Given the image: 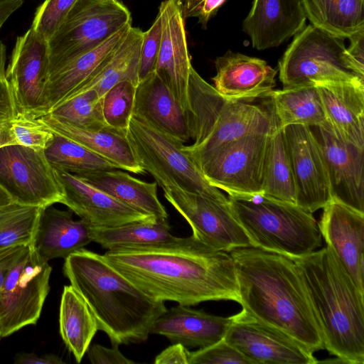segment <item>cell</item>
<instances>
[{
  "instance_id": "cell-1",
  "label": "cell",
  "mask_w": 364,
  "mask_h": 364,
  "mask_svg": "<svg viewBox=\"0 0 364 364\" xmlns=\"http://www.w3.org/2000/svg\"><path fill=\"white\" fill-rule=\"evenodd\" d=\"M107 262L149 297L192 306L208 301L240 302L229 252L192 235L152 245L107 250Z\"/></svg>"
},
{
  "instance_id": "cell-2",
  "label": "cell",
  "mask_w": 364,
  "mask_h": 364,
  "mask_svg": "<svg viewBox=\"0 0 364 364\" xmlns=\"http://www.w3.org/2000/svg\"><path fill=\"white\" fill-rule=\"evenodd\" d=\"M242 309L314 353L324 349L321 333L294 262L254 247L229 252Z\"/></svg>"
},
{
  "instance_id": "cell-3",
  "label": "cell",
  "mask_w": 364,
  "mask_h": 364,
  "mask_svg": "<svg viewBox=\"0 0 364 364\" xmlns=\"http://www.w3.org/2000/svg\"><path fill=\"white\" fill-rule=\"evenodd\" d=\"M63 272L112 345L145 342L154 321L166 309L164 301L145 294L102 255L75 251L65 258Z\"/></svg>"
},
{
  "instance_id": "cell-4",
  "label": "cell",
  "mask_w": 364,
  "mask_h": 364,
  "mask_svg": "<svg viewBox=\"0 0 364 364\" xmlns=\"http://www.w3.org/2000/svg\"><path fill=\"white\" fill-rule=\"evenodd\" d=\"M305 287L324 349L349 364L364 363V294L331 250L293 260Z\"/></svg>"
},
{
  "instance_id": "cell-5",
  "label": "cell",
  "mask_w": 364,
  "mask_h": 364,
  "mask_svg": "<svg viewBox=\"0 0 364 364\" xmlns=\"http://www.w3.org/2000/svg\"><path fill=\"white\" fill-rule=\"evenodd\" d=\"M188 121L193 143L184 150L199 165L219 147L242 136L268 133L269 109L252 102L223 97L191 68L188 82Z\"/></svg>"
},
{
  "instance_id": "cell-6",
  "label": "cell",
  "mask_w": 364,
  "mask_h": 364,
  "mask_svg": "<svg viewBox=\"0 0 364 364\" xmlns=\"http://www.w3.org/2000/svg\"><path fill=\"white\" fill-rule=\"evenodd\" d=\"M228 200L254 247L294 260L321 245L322 236L316 219L296 204L264 195L228 196Z\"/></svg>"
},
{
  "instance_id": "cell-7",
  "label": "cell",
  "mask_w": 364,
  "mask_h": 364,
  "mask_svg": "<svg viewBox=\"0 0 364 364\" xmlns=\"http://www.w3.org/2000/svg\"><path fill=\"white\" fill-rule=\"evenodd\" d=\"M127 138L144 171L151 174L161 188L174 186L220 200L228 199L208 182L181 141L133 114Z\"/></svg>"
},
{
  "instance_id": "cell-8",
  "label": "cell",
  "mask_w": 364,
  "mask_h": 364,
  "mask_svg": "<svg viewBox=\"0 0 364 364\" xmlns=\"http://www.w3.org/2000/svg\"><path fill=\"white\" fill-rule=\"evenodd\" d=\"M294 36L278 64L283 88L364 81V76L355 70L347 57L344 38L311 24Z\"/></svg>"
},
{
  "instance_id": "cell-9",
  "label": "cell",
  "mask_w": 364,
  "mask_h": 364,
  "mask_svg": "<svg viewBox=\"0 0 364 364\" xmlns=\"http://www.w3.org/2000/svg\"><path fill=\"white\" fill-rule=\"evenodd\" d=\"M129 24L131 14L118 0H77L48 41L49 74Z\"/></svg>"
},
{
  "instance_id": "cell-10",
  "label": "cell",
  "mask_w": 364,
  "mask_h": 364,
  "mask_svg": "<svg viewBox=\"0 0 364 364\" xmlns=\"http://www.w3.org/2000/svg\"><path fill=\"white\" fill-rule=\"evenodd\" d=\"M51 271L31 245L20 255L0 290L2 337L37 322L50 289Z\"/></svg>"
},
{
  "instance_id": "cell-11",
  "label": "cell",
  "mask_w": 364,
  "mask_h": 364,
  "mask_svg": "<svg viewBox=\"0 0 364 364\" xmlns=\"http://www.w3.org/2000/svg\"><path fill=\"white\" fill-rule=\"evenodd\" d=\"M269 134H249L223 144L198 165L204 176L229 196L262 195Z\"/></svg>"
},
{
  "instance_id": "cell-12",
  "label": "cell",
  "mask_w": 364,
  "mask_h": 364,
  "mask_svg": "<svg viewBox=\"0 0 364 364\" xmlns=\"http://www.w3.org/2000/svg\"><path fill=\"white\" fill-rule=\"evenodd\" d=\"M0 186L23 205L43 208L60 203L63 197L44 151L18 144L0 146Z\"/></svg>"
},
{
  "instance_id": "cell-13",
  "label": "cell",
  "mask_w": 364,
  "mask_h": 364,
  "mask_svg": "<svg viewBox=\"0 0 364 364\" xmlns=\"http://www.w3.org/2000/svg\"><path fill=\"white\" fill-rule=\"evenodd\" d=\"M166 200L187 221L192 236L218 250L253 247L234 215L229 200L188 192L171 186L162 188Z\"/></svg>"
},
{
  "instance_id": "cell-14",
  "label": "cell",
  "mask_w": 364,
  "mask_h": 364,
  "mask_svg": "<svg viewBox=\"0 0 364 364\" xmlns=\"http://www.w3.org/2000/svg\"><path fill=\"white\" fill-rule=\"evenodd\" d=\"M48 75V41L31 27L16 39L5 72L18 112L36 117L44 114Z\"/></svg>"
},
{
  "instance_id": "cell-15",
  "label": "cell",
  "mask_w": 364,
  "mask_h": 364,
  "mask_svg": "<svg viewBox=\"0 0 364 364\" xmlns=\"http://www.w3.org/2000/svg\"><path fill=\"white\" fill-rule=\"evenodd\" d=\"M224 339L252 364H315L313 353L285 333L265 324L245 309L231 316Z\"/></svg>"
},
{
  "instance_id": "cell-16",
  "label": "cell",
  "mask_w": 364,
  "mask_h": 364,
  "mask_svg": "<svg viewBox=\"0 0 364 364\" xmlns=\"http://www.w3.org/2000/svg\"><path fill=\"white\" fill-rule=\"evenodd\" d=\"M296 188V204L313 213L331 200L326 160L321 144L309 126L284 128Z\"/></svg>"
},
{
  "instance_id": "cell-17",
  "label": "cell",
  "mask_w": 364,
  "mask_h": 364,
  "mask_svg": "<svg viewBox=\"0 0 364 364\" xmlns=\"http://www.w3.org/2000/svg\"><path fill=\"white\" fill-rule=\"evenodd\" d=\"M314 128L326 160L331 200L364 213V149L337 137L327 122Z\"/></svg>"
},
{
  "instance_id": "cell-18",
  "label": "cell",
  "mask_w": 364,
  "mask_h": 364,
  "mask_svg": "<svg viewBox=\"0 0 364 364\" xmlns=\"http://www.w3.org/2000/svg\"><path fill=\"white\" fill-rule=\"evenodd\" d=\"M318 225L326 246L364 294V213L331 200Z\"/></svg>"
},
{
  "instance_id": "cell-19",
  "label": "cell",
  "mask_w": 364,
  "mask_h": 364,
  "mask_svg": "<svg viewBox=\"0 0 364 364\" xmlns=\"http://www.w3.org/2000/svg\"><path fill=\"white\" fill-rule=\"evenodd\" d=\"M53 168L63 195L60 203L90 228H108L136 221L157 220L95 188L75 174Z\"/></svg>"
},
{
  "instance_id": "cell-20",
  "label": "cell",
  "mask_w": 364,
  "mask_h": 364,
  "mask_svg": "<svg viewBox=\"0 0 364 364\" xmlns=\"http://www.w3.org/2000/svg\"><path fill=\"white\" fill-rule=\"evenodd\" d=\"M159 12L161 17L162 33L155 72L188 113L189 75L193 66L180 0L162 1Z\"/></svg>"
},
{
  "instance_id": "cell-21",
  "label": "cell",
  "mask_w": 364,
  "mask_h": 364,
  "mask_svg": "<svg viewBox=\"0 0 364 364\" xmlns=\"http://www.w3.org/2000/svg\"><path fill=\"white\" fill-rule=\"evenodd\" d=\"M215 65L213 87L225 98L252 102L268 97L276 85L277 69L262 59L228 50Z\"/></svg>"
},
{
  "instance_id": "cell-22",
  "label": "cell",
  "mask_w": 364,
  "mask_h": 364,
  "mask_svg": "<svg viewBox=\"0 0 364 364\" xmlns=\"http://www.w3.org/2000/svg\"><path fill=\"white\" fill-rule=\"evenodd\" d=\"M301 0H253L242 23L252 47L265 50L279 46L305 27Z\"/></svg>"
},
{
  "instance_id": "cell-23",
  "label": "cell",
  "mask_w": 364,
  "mask_h": 364,
  "mask_svg": "<svg viewBox=\"0 0 364 364\" xmlns=\"http://www.w3.org/2000/svg\"><path fill=\"white\" fill-rule=\"evenodd\" d=\"M231 321V316H218L179 304L158 316L149 333L165 336L171 343L187 348H202L224 338Z\"/></svg>"
},
{
  "instance_id": "cell-24",
  "label": "cell",
  "mask_w": 364,
  "mask_h": 364,
  "mask_svg": "<svg viewBox=\"0 0 364 364\" xmlns=\"http://www.w3.org/2000/svg\"><path fill=\"white\" fill-rule=\"evenodd\" d=\"M316 85L333 133L339 139L364 149V81Z\"/></svg>"
},
{
  "instance_id": "cell-25",
  "label": "cell",
  "mask_w": 364,
  "mask_h": 364,
  "mask_svg": "<svg viewBox=\"0 0 364 364\" xmlns=\"http://www.w3.org/2000/svg\"><path fill=\"white\" fill-rule=\"evenodd\" d=\"M132 114L183 143L191 139L188 113L156 72L137 85Z\"/></svg>"
},
{
  "instance_id": "cell-26",
  "label": "cell",
  "mask_w": 364,
  "mask_h": 364,
  "mask_svg": "<svg viewBox=\"0 0 364 364\" xmlns=\"http://www.w3.org/2000/svg\"><path fill=\"white\" fill-rule=\"evenodd\" d=\"M72 213L53 205L41 208L31 245L42 259L66 258L92 242L90 226L74 220Z\"/></svg>"
},
{
  "instance_id": "cell-27",
  "label": "cell",
  "mask_w": 364,
  "mask_h": 364,
  "mask_svg": "<svg viewBox=\"0 0 364 364\" xmlns=\"http://www.w3.org/2000/svg\"><path fill=\"white\" fill-rule=\"evenodd\" d=\"M132 24L127 25L96 48L80 55L48 75L44 114L82 85L117 48Z\"/></svg>"
},
{
  "instance_id": "cell-28",
  "label": "cell",
  "mask_w": 364,
  "mask_h": 364,
  "mask_svg": "<svg viewBox=\"0 0 364 364\" xmlns=\"http://www.w3.org/2000/svg\"><path fill=\"white\" fill-rule=\"evenodd\" d=\"M38 118L53 132L80 144L109 160L119 169L136 174L145 172L127 138V132L109 127L101 129H82L59 120L49 114Z\"/></svg>"
},
{
  "instance_id": "cell-29",
  "label": "cell",
  "mask_w": 364,
  "mask_h": 364,
  "mask_svg": "<svg viewBox=\"0 0 364 364\" xmlns=\"http://www.w3.org/2000/svg\"><path fill=\"white\" fill-rule=\"evenodd\" d=\"M120 170L92 171L76 176L141 213L157 220H167L168 214L158 198L156 182L144 181Z\"/></svg>"
},
{
  "instance_id": "cell-30",
  "label": "cell",
  "mask_w": 364,
  "mask_h": 364,
  "mask_svg": "<svg viewBox=\"0 0 364 364\" xmlns=\"http://www.w3.org/2000/svg\"><path fill=\"white\" fill-rule=\"evenodd\" d=\"M142 38L143 31L132 26L117 48L68 97L94 90L102 98L111 87L122 81H129L137 86Z\"/></svg>"
},
{
  "instance_id": "cell-31",
  "label": "cell",
  "mask_w": 364,
  "mask_h": 364,
  "mask_svg": "<svg viewBox=\"0 0 364 364\" xmlns=\"http://www.w3.org/2000/svg\"><path fill=\"white\" fill-rule=\"evenodd\" d=\"M265 104L270 112L272 127L264 160L262 195L296 204V188L284 129L269 99Z\"/></svg>"
},
{
  "instance_id": "cell-32",
  "label": "cell",
  "mask_w": 364,
  "mask_h": 364,
  "mask_svg": "<svg viewBox=\"0 0 364 364\" xmlns=\"http://www.w3.org/2000/svg\"><path fill=\"white\" fill-rule=\"evenodd\" d=\"M59 327L66 347L77 363H80L99 328L90 306L71 285L63 288L60 304Z\"/></svg>"
},
{
  "instance_id": "cell-33",
  "label": "cell",
  "mask_w": 364,
  "mask_h": 364,
  "mask_svg": "<svg viewBox=\"0 0 364 364\" xmlns=\"http://www.w3.org/2000/svg\"><path fill=\"white\" fill-rule=\"evenodd\" d=\"M267 97L283 129L293 124L321 127L327 122L316 85L272 90Z\"/></svg>"
},
{
  "instance_id": "cell-34",
  "label": "cell",
  "mask_w": 364,
  "mask_h": 364,
  "mask_svg": "<svg viewBox=\"0 0 364 364\" xmlns=\"http://www.w3.org/2000/svg\"><path fill=\"white\" fill-rule=\"evenodd\" d=\"M313 26L330 35L348 38L364 29V0H301Z\"/></svg>"
},
{
  "instance_id": "cell-35",
  "label": "cell",
  "mask_w": 364,
  "mask_h": 364,
  "mask_svg": "<svg viewBox=\"0 0 364 364\" xmlns=\"http://www.w3.org/2000/svg\"><path fill=\"white\" fill-rule=\"evenodd\" d=\"M92 242L108 250L123 247L152 245L176 239L167 220L136 221L108 228H90Z\"/></svg>"
},
{
  "instance_id": "cell-36",
  "label": "cell",
  "mask_w": 364,
  "mask_h": 364,
  "mask_svg": "<svg viewBox=\"0 0 364 364\" xmlns=\"http://www.w3.org/2000/svg\"><path fill=\"white\" fill-rule=\"evenodd\" d=\"M44 154L53 168L75 175L92 171L119 169L105 158L80 144L55 132L53 139L44 150Z\"/></svg>"
},
{
  "instance_id": "cell-37",
  "label": "cell",
  "mask_w": 364,
  "mask_h": 364,
  "mask_svg": "<svg viewBox=\"0 0 364 364\" xmlns=\"http://www.w3.org/2000/svg\"><path fill=\"white\" fill-rule=\"evenodd\" d=\"M48 114L82 129H101L108 127L103 117L101 98L94 90L66 98Z\"/></svg>"
},
{
  "instance_id": "cell-38",
  "label": "cell",
  "mask_w": 364,
  "mask_h": 364,
  "mask_svg": "<svg viewBox=\"0 0 364 364\" xmlns=\"http://www.w3.org/2000/svg\"><path fill=\"white\" fill-rule=\"evenodd\" d=\"M40 210L14 202L0 208V251L31 244Z\"/></svg>"
},
{
  "instance_id": "cell-39",
  "label": "cell",
  "mask_w": 364,
  "mask_h": 364,
  "mask_svg": "<svg viewBox=\"0 0 364 364\" xmlns=\"http://www.w3.org/2000/svg\"><path fill=\"white\" fill-rule=\"evenodd\" d=\"M136 85L122 81L111 87L101 98L102 114L106 124L127 132L133 114Z\"/></svg>"
},
{
  "instance_id": "cell-40",
  "label": "cell",
  "mask_w": 364,
  "mask_h": 364,
  "mask_svg": "<svg viewBox=\"0 0 364 364\" xmlns=\"http://www.w3.org/2000/svg\"><path fill=\"white\" fill-rule=\"evenodd\" d=\"M9 125L16 144L32 149L44 151L54 137V132L31 114L18 112Z\"/></svg>"
},
{
  "instance_id": "cell-41",
  "label": "cell",
  "mask_w": 364,
  "mask_h": 364,
  "mask_svg": "<svg viewBox=\"0 0 364 364\" xmlns=\"http://www.w3.org/2000/svg\"><path fill=\"white\" fill-rule=\"evenodd\" d=\"M76 1L45 0L37 8L31 27L48 41Z\"/></svg>"
},
{
  "instance_id": "cell-42",
  "label": "cell",
  "mask_w": 364,
  "mask_h": 364,
  "mask_svg": "<svg viewBox=\"0 0 364 364\" xmlns=\"http://www.w3.org/2000/svg\"><path fill=\"white\" fill-rule=\"evenodd\" d=\"M252 364L224 338L205 348L190 352L189 364Z\"/></svg>"
},
{
  "instance_id": "cell-43",
  "label": "cell",
  "mask_w": 364,
  "mask_h": 364,
  "mask_svg": "<svg viewBox=\"0 0 364 364\" xmlns=\"http://www.w3.org/2000/svg\"><path fill=\"white\" fill-rule=\"evenodd\" d=\"M161 17L158 12L151 27L143 32L139 65V81L155 72L161 41Z\"/></svg>"
},
{
  "instance_id": "cell-44",
  "label": "cell",
  "mask_w": 364,
  "mask_h": 364,
  "mask_svg": "<svg viewBox=\"0 0 364 364\" xmlns=\"http://www.w3.org/2000/svg\"><path fill=\"white\" fill-rule=\"evenodd\" d=\"M226 0H180L185 18L197 17L198 23L205 29L209 20L214 16Z\"/></svg>"
},
{
  "instance_id": "cell-45",
  "label": "cell",
  "mask_w": 364,
  "mask_h": 364,
  "mask_svg": "<svg viewBox=\"0 0 364 364\" xmlns=\"http://www.w3.org/2000/svg\"><path fill=\"white\" fill-rule=\"evenodd\" d=\"M119 345L107 348L100 344L90 346L87 350L89 360L92 364H133L134 361L126 358L119 350Z\"/></svg>"
},
{
  "instance_id": "cell-46",
  "label": "cell",
  "mask_w": 364,
  "mask_h": 364,
  "mask_svg": "<svg viewBox=\"0 0 364 364\" xmlns=\"http://www.w3.org/2000/svg\"><path fill=\"white\" fill-rule=\"evenodd\" d=\"M17 113L11 87L5 76L0 77V125L9 123Z\"/></svg>"
},
{
  "instance_id": "cell-47",
  "label": "cell",
  "mask_w": 364,
  "mask_h": 364,
  "mask_svg": "<svg viewBox=\"0 0 364 364\" xmlns=\"http://www.w3.org/2000/svg\"><path fill=\"white\" fill-rule=\"evenodd\" d=\"M348 39L350 45L346 48L347 57L355 70L364 76V29L353 34Z\"/></svg>"
},
{
  "instance_id": "cell-48",
  "label": "cell",
  "mask_w": 364,
  "mask_h": 364,
  "mask_svg": "<svg viewBox=\"0 0 364 364\" xmlns=\"http://www.w3.org/2000/svg\"><path fill=\"white\" fill-rule=\"evenodd\" d=\"M190 352L180 343L171 346L160 353L154 360L155 364H189Z\"/></svg>"
},
{
  "instance_id": "cell-49",
  "label": "cell",
  "mask_w": 364,
  "mask_h": 364,
  "mask_svg": "<svg viewBox=\"0 0 364 364\" xmlns=\"http://www.w3.org/2000/svg\"><path fill=\"white\" fill-rule=\"evenodd\" d=\"M28 245H17L0 251V290L11 267Z\"/></svg>"
},
{
  "instance_id": "cell-50",
  "label": "cell",
  "mask_w": 364,
  "mask_h": 364,
  "mask_svg": "<svg viewBox=\"0 0 364 364\" xmlns=\"http://www.w3.org/2000/svg\"><path fill=\"white\" fill-rule=\"evenodd\" d=\"M17 364H63L65 362L57 355L46 354L37 355L33 353H18L14 357Z\"/></svg>"
},
{
  "instance_id": "cell-51",
  "label": "cell",
  "mask_w": 364,
  "mask_h": 364,
  "mask_svg": "<svg viewBox=\"0 0 364 364\" xmlns=\"http://www.w3.org/2000/svg\"><path fill=\"white\" fill-rule=\"evenodd\" d=\"M23 0H0V29L6 20L23 4Z\"/></svg>"
},
{
  "instance_id": "cell-52",
  "label": "cell",
  "mask_w": 364,
  "mask_h": 364,
  "mask_svg": "<svg viewBox=\"0 0 364 364\" xmlns=\"http://www.w3.org/2000/svg\"><path fill=\"white\" fill-rule=\"evenodd\" d=\"M9 124L0 125V146L6 144H16L10 131Z\"/></svg>"
},
{
  "instance_id": "cell-53",
  "label": "cell",
  "mask_w": 364,
  "mask_h": 364,
  "mask_svg": "<svg viewBox=\"0 0 364 364\" xmlns=\"http://www.w3.org/2000/svg\"><path fill=\"white\" fill-rule=\"evenodd\" d=\"M6 48L0 41V77L5 76L6 72Z\"/></svg>"
},
{
  "instance_id": "cell-54",
  "label": "cell",
  "mask_w": 364,
  "mask_h": 364,
  "mask_svg": "<svg viewBox=\"0 0 364 364\" xmlns=\"http://www.w3.org/2000/svg\"><path fill=\"white\" fill-rule=\"evenodd\" d=\"M13 203L9 194L0 186V208Z\"/></svg>"
},
{
  "instance_id": "cell-55",
  "label": "cell",
  "mask_w": 364,
  "mask_h": 364,
  "mask_svg": "<svg viewBox=\"0 0 364 364\" xmlns=\"http://www.w3.org/2000/svg\"><path fill=\"white\" fill-rule=\"evenodd\" d=\"M2 337V327H1V323L0 319V339Z\"/></svg>"
},
{
  "instance_id": "cell-56",
  "label": "cell",
  "mask_w": 364,
  "mask_h": 364,
  "mask_svg": "<svg viewBox=\"0 0 364 364\" xmlns=\"http://www.w3.org/2000/svg\"><path fill=\"white\" fill-rule=\"evenodd\" d=\"M105 1H107V0H105Z\"/></svg>"
}]
</instances>
